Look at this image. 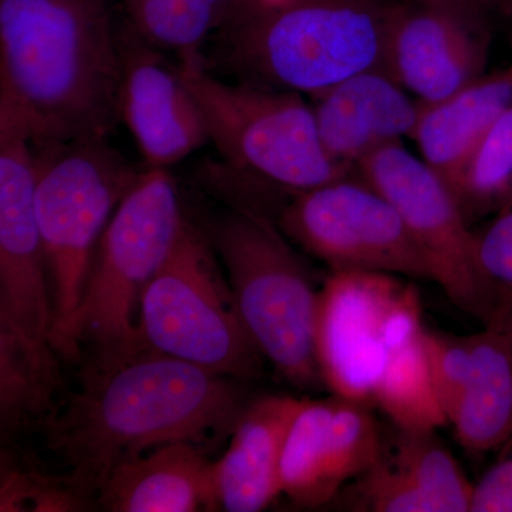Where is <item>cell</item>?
Instances as JSON below:
<instances>
[{"mask_svg": "<svg viewBox=\"0 0 512 512\" xmlns=\"http://www.w3.org/2000/svg\"><path fill=\"white\" fill-rule=\"evenodd\" d=\"M477 255L491 281L512 289V204L477 234Z\"/></svg>", "mask_w": 512, "mask_h": 512, "instance_id": "4316f807", "label": "cell"}, {"mask_svg": "<svg viewBox=\"0 0 512 512\" xmlns=\"http://www.w3.org/2000/svg\"><path fill=\"white\" fill-rule=\"evenodd\" d=\"M242 2L258 6H276L282 5V3L288 2V0H242Z\"/></svg>", "mask_w": 512, "mask_h": 512, "instance_id": "1f68e13d", "label": "cell"}, {"mask_svg": "<svg viewBox=\"0 0 512 512\" xmlns=\"http://www.w3.org/2000/svg\"><path fill=\"white\" fill-rule=\"evenodd\" d=\"M382 429L369 404L335 399L312 402L293 421L282 451L281 494L299 507L332 503L379 456Z\"/></svg>", "mask_w": 512, "mask_h": 512, "instance_id": "4fadbf2b", "label": "cell"}, {"mask_svg": "<svg viewBox=\"0 0 512 512\" xmlns=\"http://www.w3.org/2000/svg\"><path fill=\"white\" fill-rule=\"evenodd\" d=\"M500 328L503 329L505 338H507L508 345H510L512 352V306L507 315H505L503 322L500 323Z\"/></svg>", "mask_w": 512, "mask_h": 512, "instance_id": "4dcf8cb0", "label": "cell"}, {"mask_svg": "<svg viewBox=\"0 0 512 512\" xmlns=\"http://www.w3.org/2000/svg\"><path fill=\"white\" fill-rule=\"evenodd\" d=\"M120 92L107 0H0V110L25 124L36 150L106 140Z\"/></svg>", "mask_w": 512, "mask_h": 512, "instance_id": "7a4b0ae2", "label": "cell"}, {"mask_svg": "<svg viewBox=\"0 0 512 512\" xmlns=\"http://www.w3.org/2000/svg\"><path fill=\"white\" fill-rule=\"evenodd\" d=\"M512 101V62L437 103H421L412 137L427 164L451 185Z\"/></svg>", "mask_w": 512, "mask_h": 512, "instance_id": "ffe728a7", "label": "cell"}, {"mask_svg": "<svg viewBox=\"0 0 512 512\" xmlns=\"http://www.w3.org/2000/svg\"><path fill=\"white\" fill-rule=\"evenodd\" d=\"M0 511L77 512L92 507V494L69 473H46L3 451L0 464Z\"/></svg>", "mask_w": 512, "mask_h": 512, "instance_id": "d4e9b609", "label": "cell"}, {"mask_svg": "<svg viewBox=\"0 0 512 512\" xmlns=\"http://www.w3.org/2000/svg\"><path fill=\"white\" fill-rule=\"evenodd\" d=\"M238 380L150 348L82 366L80 389L43 423L47 447L97 500L120 464L175 441L232 433L247 407Z\"/></svg>", "mask_w": 512, "mask_h": 512, "instance_id": "6da1fadb", "label": "cell"}, {"mask_svg": "<svg viewBox=\"0 0 512 512\" xmlns=\"http://www.w3.org/2000/svg\"><path fill=\"white\" fill-rule=\"evenodd\" d=\"M382 431L379 456L338 494L350 511L466 512L474 485L434 431Z\"/></svg>", "mask_w": 512, "mask_h": 512, "instance_id": "5bb4252c", "label": "cell"}, {"mask_svg": "<svg viewBox=\"0 0 512 512\" xmlns=\"http://www.w3.org/2000/svg\"><path fill=\"white\" fill-rule=\"evenodd\" d=\"M427 8L444 10L471 25L488 29L491 15L495 12L494 0H399Z\"/></svg>", "mask_w": 512, "mask_h": 512, "instance_id": "f1b7e54d", "label": "cell"}, {"mask_svg": "<svg viewBox=\"0 0 512 512\" xmlns=\"http://www.w3.org/2000/svg\"><path fill=\"white\" fill-rule=\"evenodd\" d=\"M468 224L512 204V101L450 185Z\"/></svg>", "mask_w": 512, "mask_h": 512, "instance_id": "603a6c76", "label": "cell"}, {"mask_svg": "<svg viewBox=\"0 0 512 512\" xmlns=\"http://www.w3.org/2000/svg\"><path fill=\"white\" fill-rule=\"evenodd\" d=\"M279 227L332 271L386 272L433 281L429 259L402 217L373 185L346 177L295 192Z\"/></svg>", "mask_w": 512, "mask_h": 512, "instance_id": "7c38bea8", "label": "cell"}, {"mask_svg": "<svg viewBox=\"0 0 512 512\" xmlns=\"http://www.w3.org/2000/svg\"><path fill=\"white\" fill-rule=\"evenodd\" d=\"M488 29L444 10L394 3L386 72L420 103H437L483 76Z\"/></svg>", "mask_w": 512, "mask_h": 512, "instance_id": "2e32d148", "label": "cell"}, {"mask_svg": "<svg viewBox=\"0 0 512 512\" xmlns=\"http://www.w3.org/2000/svg\"><path fill=\"white\" fill-rule=\"evenodd\" d=\"M356 167L399 212L448 299L485 326L500 325L512 306V289L495 284L481 268L477 234L446 180L402 141L379 148Z\"/></svg>", "mask_w": 512, "mask_h": 512, "instance_id": "30bf717a", "label": "cell"}, {"mask_svg": "<svg viewBox=\"0 0 512 512\" xmlns=\"http://www.w3.org/2000/svg\"><path fill=\"white\" fill-rule=\"evenodd\" d=\"M421 336L397 353L384 370L373 403L400 429L436 431L448 420L431 382Z\"/></svg>", "mask_w": 512, "mask_h": 512, "instance_id": "cb8c5ba5", "label": "cell"}, {"mask_svg": "<svg viewBox=\"0 0 512 512\" xmlns=\"http://www.w3.org/2000/svg\"><path fill=\"white\" fill-rule=\"evenodd\" d=\"M177 73L200 104L210 140L235 167L292 192L350 173L326 153L315 111L299 93L221 82L200 55L181 57Z\"/></svg>", "mask_w": 512, "mask_h": 512, "instance_id": "ba28073f", "label": "cell"}, {"mask_svg": "<svg viewBox=\"0 0 512 512\" xmlns=\"http://www.w3.org/2000/svg\"><path fill=\"white\" fill-rule=\"evenodd\" d=\"M315 97L320 141L348 170L379 148L412 137L420 116V101L384 69L357 73Z\"/></svg>", "mask_w": 512, "mask_h": 512, "instance_id": "e0dca14e", "label": "cell"}, {"mask_svg": "<svg viewBox=\"0 0 512 512\" xmlns=\"http://www.w3.org/2000/svg\"><path fill=\"white\" fill-rule=\"evenodd\" d=\"M473 373L448 423L473 454L503 446L512 434V352L500 325L470 335Z\"/></svg>", "mask_w": 512, "mask_h": 512, "instance_id": "44dd1931", "label": "cell"}, {"mask_svg": "<svg viewBox=\"0 0 512 512\" xmlns=\"http://www.w3.org/2000/svg\"><path fill=\"white\" fill-rule=\"evenodd\" d=\"M501 456L474 484L473 512H512V434L500 447Z\"/></svg>", "mask_w": 512, "mask_h": 512, "instance_id": "83f0119b", "label": "cell"}, {"mask_svg": "<svg viewBox=\"0 0 512 512\" xmlns=\"http://www.w3.org/2000/svg\"><path fill=\"white\" fill-rule=\"evenodd\" d=\"M119 43L120 119L150 168L165 170L210 140L207 121L177 69H168L154 46L133 29Z\"/></svg>", "mask_w": 512, "mask_h": 512, "instance_id": "9a60e30c", "label": "cell"}, {"mask_svg": "<svg viewBox=\"0 0 512 512\" xmlns=\"http://www.w3.org/2000/svg\"><path fill=\"white\" fill-rule=\"evenodd\" d=\"M208 239L262 356L296 389L325 386L316 355L319 292L274 225L238 212L215 222Z\"/></svg>", "mask_w": 512, "mask_h": 512, "instance_id": "5b68a950", "label": "cell"}, {"mask_svg": "<svg viewBox=\"0 0 512 512\" xmlns=\"http://www.w3.org/2000/svg\"><path fill=\"white\" fill-rule=\"evenodd\" d=\"M141 345L239 380L262 373V353L239 315L207 235L185 221L173 251L147 286Z\"/></svg>", "mask_w": 512, "mask_h": 512, "instance_id": "8992f818", "label": "cell"}, {"mask_svg": "<svg viewBox=\"0 0 512 512\" xmlns=\"http://www.w3.org/2000/svg\"><path fill=\"white\" fill-rule=\"evenodd\" d=\"M35 151V208L49 274L55 346L82 299L101 235L140 174L106 140Z\"/></svg>", "mask_w": 512, "mask_h": 512, "instance_id": "52a82bcc", "label": "cell"}, {"mask_svg": "<svg viewBox=\"0 0 512 512\" xmlns=\"http://www.w3.org/2000/svg\"><path fill=\"white\" fill-rule=\"evenodd\" d=\"M396 0L242 2L227 22L232 59L296 93L318 94L367 70H386Z\"/></svg>", "mask_w": 512, "mask_h": 512, "instance_id": "277c9868", "label": "cell"}, {"mask_svg": "<svg viewBox=\"0 0 512 512\" xmlns=\"http://www.w3.org/2000/svg\"><path fill=\"white\" fill-rule=\"evenodd\" d=\"M495 12L503 15L512 29V0H494Z\"/></svg>", "mask_w": 512, "mask_h": 512, "instance_id": "f546056e", "label": "cell"}, {"mask_svg": "<svg viewBox=\"0 0 512 512\" xmlns=\"http://www.w3.org/2000/svg\"><path fill=\"white\" fill-rule=\"evenodd\" d=\"M305 403L292 396H265L247 404L227 451L212 463L215 511L258 512L282 495V451Z\"/></svg>", "mask_w": 512, "mask_h": 512, "instance_id": "ac0fdd59", "label": "cell"}, {"mask_svg": "<svg viewBox=\"0 0 512 512\" xmlns=\"http://www.w3.org/2000/svg\"><path fill=\"white\" fill-rule=\"evenodd\" d=\"M211 470L200 444H165L114 468L96 505L109 512L215 511Z\"/></svg>", "mask_w": 512, "mask_h": 512, "instance_id": "d6986e66", "label": "cell"}, {"mask_svg": "<svg viewBox=\"0 0 512 512\" xmlns=\"http://www.w3.org/2000/svg\"><path fill=\"white\" fill-rule=\"evenodd\" d=\"M421 340L431 382L447 420L450 421L473 373L474 356L470 336L424 329Z\"/></svg>", "mask_w": 512, "mask_h": 512, "instance_id": "484cf974", "label": "cell"}, {"mask_svg": "<svg viewBox=\"0 0 512 512\" xmlns=\"http://www.w3.org/2000/svg\"><path fill=\"white\" fill-rule=\"evenodd\" d=\"M185 221L173 177L164 168L141 173L101 235L79 306L53 346L59 359L104 366L147 348L138 338L141 299Z\"/></svg>", "mask_w": 512, "mask_h": 512, "instance_id": "3957f363", "label": "cell"}, {"mask_svg": "<svg viewBox=\"0 0 512 512\" xmlns=\"http://www.w3.org/2000/svg\"><path fill=\"white\" fill-rule=\"evenodd\" d=\"M37 157L29 131L0 113V333L19 342L62 386L52 346L53 305L37 225Z\"/></svg>", "mask_w": 512, "mask_h": 512, "instance_id": "8fae6325", "label": "cell"}, {"mask_svg": "<svg viewBox=\"0 0 512 512\" xmlns=\"http://www.w3.org/2000/svg\"><path fill=\"white\" fill-rule=\"evenodd\" d=\"M423 330L412 282L386 272L332 271L316 319L323 384L342 399L372 404L384 370Z\"/></svg>", "mask_w": 512, "mask_h": 512, "instance_id": "9c48e42d", "label": "cell"}, {"mask_svg": "<svg viewBox=\"0 0 512 512\" xmlns=\"http://www.w3.org/2000/svg\"><path fill=\"white\" fill-rule=\"evenodd\" d=\"M130 26L148 45L200 55L211 30L224 25L242 0H123Z\"/></svg>", "mask_w": 512, "mask_h": 512, "instance_id": "7402d4cb", "label": "cell"}]
</instances>
